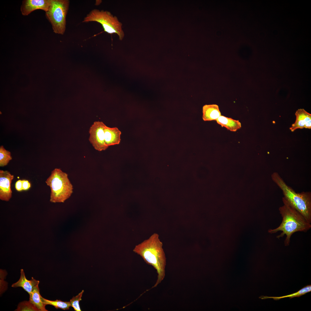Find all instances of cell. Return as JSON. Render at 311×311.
Instances as JSON below:
<instances>
[{
  "mask_svg": "<svg viewBox=\"0 0 311 311\" xmlns=\"http://www.w3.org/2000/svg\"><path fill=\"white\" fill-rule=\"evenodd\" d=\"M84 292V290H82L75 297L73 296L70 300L71 306L75 311H81L79 302L82 300L81 297Z\"/></svg>",
  "mask_w": 311,
  "mask_h": 311,
  "instance_id": "ffe728a7",
  "label": "cell"
},
{
  "mask_svg": "<svg viewBox=\"0 0 311 311\" xmlns=\"http://www.w3.org/2000/svg\"><path fill=\"white\" fill-rule=\"evenodd\" d=\"M15 311H39L38 309L29 301H24L20 303Z\"/></svg>",
  "mask_w": 311,
  "mask_h": 311,
  "instance_id": "d6986e66",
  "label": "cell"
},
{
  "mask_svg": "<svg viewBox=\"0 0 311 311\" xmlns=\"http://www.w3.org/2000/svg\"><path fill=\"white\" fill-rule=\"evenodd\" d=\"M11 153L6 150L3 146L0 147V166H6L12 159Z\"/></svg>",
  "mask_w": 311,
  "mask_h": 311,
  "instance_id": "ac0fdd59",
  "label": "cell"
},
{
  "mask_svg": "<svg viewBox=\"0 0 311 311\" xmlns=\"http://www.w3.org/2000/svg\"><path fill=\"white\" fill-rule=\"evenodd\" d=\"M14 176L7 170H0V199L7 201L12 196L11 183Z\"/></svg>",
  "mask_w": 311,
  "mask_h": 311,
  "instance_id": "ba28073f",
  "label": "cell"
},
{
  "mask_svg": "<svg viewBox=\"0 0 311 311\" xmlns=\"http://www.w3.org/2000/svg\"><path fill=\"white\" fill-rule=\"evenodd\" d=\"M105 125L102 122L95 121L89 130V141L94 148L99 151L105 150L109 147L105 141L104 128Z\"/></svg>",
  "mask_w": 311,
  "mask_h": 311,
  "instance_id": "52a82bcc",
  "label": "cell"
},
{
  "mask_svg": "<svg viewBox=\"0 0 311 311\" xmlns=\"http://www.w3.org/2000/svg\"><path fill=\"white\" fill-rule=\"evenodd\" d=\"M45 183L51 189V202H64L73 192V186L68 174L60 168H55L53 170Z\"/></svg>",
  "mask_w": 311,
  "mask_h": 311,
  "instance_id": "277c9868",
  "label": "cell"
},
{
  "mask_svg": "<svg viewBox=\"0 0 311 311\" xmlns=\"http://www.w3.org/2000/svg\"><path fill=\"white\" fill-rule=\"evenodd\" d=\"M15 187L16 190L18 191L22 190V180H19L17 181L15 183Z\"/></svg>",
  "mask_w": 311,
  "mask_h": 311,
  "instance_id": "7402d4cb",
  "label": "cell"
},
{
  "mask_svg": "<svg viewBox=\"0 0 311 311\" xmlns=\"http://www.w3.org/2000/svg\"><path fill=\"white\" fill-rule=\"evenodd\" d=\"M69 3V0H52L48 10L45 12L46 18L56 34L63 35L65 33Z\"/></svg>",
  "mask_w": 311,
  "mask_h": 311,
  "instance_id": "8992f818",
  "label": "cell"
},
{
  "mask_svg": "<svg viewBox=\"0 0 311 311\" xmlns=\"http://www.w3.org/2000/svg\"><path fill=\"white\" fill-rule=\"evenodd\" d=\"M31 187V184L28 180H22V187L23 190H26L28 189Z\"/></svg>",
  "mask_w": 311,
  "mask_h": 311,
  "instance_id": "44dd1931",
  "label": "cell"
},
{
  "mask_svg": "<svg viewBox=\"0 0 311 311\" xmlns=\"http://www.w3.org/2000/svg\"><path fill=\"white\" fill-rule=\"evenodd\" d=\"M162 246L159 235L155 233L148 239L136 245L133 249L134 252L141 256L145 262L156 270L157 280L151 289L156 287L165 276L166 258Z\"/></svg>",
  "mask_w": 311,
  "mask_h": 311,
  "instance_id": "6da1fadb",
  "label": "cell"
},
{
  "mask_svg": "<svg viewBox=\"0 0 311 311\" xmlns=\"http://www.w3.org/2000/svg\"><path fill=\"white\" fill-rule=\"evenodd\" d=\"M42 301L45 305H50L54 306L56 309H61L64 310H69L71 306L70 301H64L56 299L52 301L45 299L41 297Z\"/></svg>",
  "mask_w": 311,
  "mask_h": 311,
  "instance_id": "e0dca14e",
  "label": "cell"
},
{
  "mask_svg": "<svg viewBox=\"0 0 311 311\" xmlns=\"http://www.w3.org/2000/svg\"><path fill=\"white\" fill-rule=\"evenodd\" d=\"M104 132L105 142L108 147L120 143L121 132L117 127L110 128L105 125Z\"/></svg>",
  "mask_w": 311,
  "mask_h": 311,
  "instance_id": "7c38bea8",
  "label": "cell"
},
{
  "mask_svg": "<svg viewBox=\"0 0 311 311\" xmlns=\"http://www.w3.org/2000/svg\"><path fill=\"white\" fill-rule=\"evenodd\" d=\"M39 281L33 277L30 280L27 279L25 276L23 269L20 270V279L16 282L13 284L12 287H20L30 294L34 289L38 285Z\"/></svg>",
  "mask_w": 311,
  "mask_h": 311,
  "instance_id": "8fae6325",
  "label": "cell"
},
{
  "mask_svg": "<svg viewBox=\"0 0 311 311\" xmlns=\"http://www.w3.org/2000/svg\"><path fill=\"white\" fill-rule=\"evenodd\" d=\"M202 114V118L205 121L216 120L221 115L219 107L216 104L204 105Z\"/></svg>",
  "mask_w": 311,
  "mask_h": 311,
  "instance_id": "4fadbf2b",
  "label": "cell"
},
{
  "mask_svg": "<svg viewBox=\"0 0 311 311\" xmlns=\"http://www.w3.org/2000/svg\"><path fill=\"white\" fill-rule=\"evenodd\" d=\"M96 22L102 26L104 31L112 34L115 33L119 36L120 40H122L124 36L122 29V24L117 17L113 16L109 12L94 9L84 17L83 22Z\"/></svg>",
  "mask_w": 311,
  "mask_h": 311,
  "instance_id": "5b68a950",
  "label": "cell"
},
{
  "mask_svg": "<svg viewBox=\"0 0 311 311\" xmlns=\"http://www.w3.org/2000/svg\"><path fill=\"white\" fill-rule=\"evenodd\" d=\"M271 177L282 191L283 197L290 204L299 212L309 223H311V192L297 193L288 186L278 173L274 172Z\"/></svg>",
  "mask_w": 311,
  "mask_h": 311,
  "instance_id": "3957f363",
  "label": "cell"
},
{
  "mask_svg": "<svg viewBox=\"0 0 311 311\" xmlns=\"http://www.w3.org/2000/svg\"><path fill=\"white\" fill-rule=\"evenodd\" d=\"M216 121L217 123L222 127H225L232 132H236L241 127V123L238 120L223 115H221Z\"/></svg>",
  "mask_w": 311,
  "mask_h": 311,
  "instance_id": "5bb4252c",
  "label": "cell"
},
{
  "mask_svg": "<svg viewBox=\"0 0 311 311\" xmlns=\"http://www.w3.org/2000/svg\"><path fill=\"white\" fill-rule=\"evenodd\" d=\"M29 301L39 311H48L45 308L46 306L43 303L42 296L39 292L38 285L29 294Z\"/></svg>",
  "mask_w": 311,
  "mask_h": 311,
  "instance_id": "9a60e30c",
  "label": "cell"
},
{
  "mask_svg": "<svg viewBox=\"0 0 311 311\" xmlns=\"http://www.w3.org/2000/svg\"><path fill=\"white\" fill-rule=\"evenodd\" d=\"M52 0H24L22 1L20 11L22 15L27 16L33 11L40 9L46 12Z\"/></svg>",
  "mask_w": 311,
  "mask_h": 311,
  "instance_id": "9c48e42d",
  "label": "cell"
},
{
  "mask_svg": "<svg viewBox=\"0 0 311 311\" xmlns=\"http://www.w3.org/2000/svg\"><path fill=\"white\" fill-rule=\"evenodd\" d=\"M296 120L289 129L294 132L298 129L311 128V114L303 109H298L295 113Z\"/></svg>",
  "mask_w": 311,
  "mask_h": 311,
  "instance_id": "30bf717a",
  "label": "cell"
},
{
  "mask_svg": "<svg viewBox=\"0 0 311 311\" xmlns=\"http://www.w3.org/2000/svg\"><path fill=\"white\" fill-rule=\"evenodd\" d=\"M311 291V285H308L304 286L299 290L292 294L280 296V297H269L268 296H261L259 298L261 299H266L268 298H272L274 300H278L281 299L286 297H289L290 299L294 297H299Z\"/></svg>",
  "mask_w": 311,
  "mask_h": 311,
  "instance_id": "2e32d148",
  "label": "cell"
},
{
  "mask_svg": "<svg viewBox=\"0 0 311 311\" xmlns=\"http://www.w3.org/2000/svg\"><path fill=\"white\" fill-rule=\"evenodd\" d=\"M282 200L283 205L279 208L282 217V222L278 227L273 229H270L268 232L272 234L282 231L280 235L276 236V238L279 239L285 235L284 244L285 246H288L289 245L290 238L293 234L298 232H307L311 228V224L284 197Z\"/></svg>",
  "mask_w": 311,
  "mask_h": 311,
  "instance_id": "7a4b0ae2",
  "label": "cell"
}]
</instances>
